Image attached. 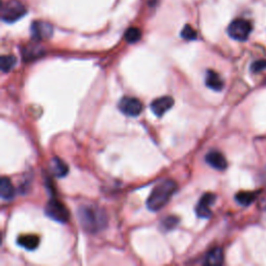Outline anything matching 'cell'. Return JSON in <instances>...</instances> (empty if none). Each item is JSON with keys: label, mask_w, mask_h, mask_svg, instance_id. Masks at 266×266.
<instances>
[{"label": "cell", "mask_w": 266, "mask_h": 266, "mask_svg": "<svg viewBox=\"0 0 266 266\" xmlns=\"http://www.w3.org/2000/svg\"><path fill=\"white\" fill-rule=\"evenodd\" d=\"M78 218L84 231L96 234L107 225V216L103 209L95 205H84L78 210Z\"/></svg>", "instance_id": "6da1fadb"}, {"label": "cell", "mask_w": 266, "mask_h": 266, "mask_svg": "<svg viewBox=\"0 0 266 266\" xmlns=\"http://www.w3.org/2000/svg\"><path fill=\"white\" fill-rule=\"evenodd\" d=\"M178 185L174 180L167 179L158 183L147 200V207L153 212L161 210L176 194Z\"/></svg>", "instance_id": "7a4b0ae2"}, {"label": "cell", "mask_w": 266, "mask_h": 266, "mask_svg": "<svg viewBox=\"0 0 266 266\" xmlns=\"http://www.w3.org/2000/svg\"><path fill=\"white\" fill-rule=\"evenodd\" d=\"M27 13L25 5L19 0H8L1 7V19L6 23H14Z\"/></svg>", "instance_id": "3957f363"}, {"label": "cell", "mask_w": 266, "mask_h": 266, "mask_svg": "<svg viewBox=\"0 0 266 266\" xmlns=\"http://www.w3.org/2000/svg\"><path fill=\"white\" fill-rule=\"evenodd\" d=\"M252 24L248 20L236 19L232 21L228 27V35L233 39L239 42L247 41L252 33Z\"/></svg>", "instance_id": "277c9868"}, {"label": "cell", "mask_w": 266, "mask_h": 266, "mask_svg": "<svg viewBox=\"0 0 266 266\" xmlns=\"http://www.w3.org/2000/svg\"><path fill=\"white\" fill-rule=\"evenodd\" d=\"M45 212L47 216L61 223H66L70 219L68 208L58 200H50L45 207Z\"/></svg>", "instance_id": "5b68a950"}, {"label": "cell", "mask_w": 266, "mask_h": 266, "mask_svg": "<svg viewBox=\"0 0 266 266\" xmlns=\"http://www.w3.org/2000/svg\"><path fill=\"white\" fill-rule=\"evenodd\" d=\"M143 103L137 98L123 97L119 102V109L128 116H137L143 111Z\"/></svg>", "instance_id": "8992f818"}, {"label": "cell", "mask_w": 266, "mask_h": 266, "mask_svg": "<svg viewBox=\"0 0 266 266\" xmlns=\"http://www.w3.org/2000/svg\"><path fill=\"white\" fill-rule=\"evenodd\" d=\"M216 200L215 195L207 193L203 195L199 201V203L196 207V213L199 217L201 218H209L212 215V211L210 209L211 205L214 204V202Z\"/></svg>", "instance_id": "52a82bcc"}, {"label": "cell", "mask_w": 266, "mask_h": 266, "mask_svg": "<svg viewBox=\"0 0 266 266\" xmlns=\"http://www.w3.org/2000/svg\"><path fill=\"white\" fill-rule=\"evenodd\" d=\"M31 35L37 41L50 39L53 35V27L45 21H35L31 24Z\"/></svg>", "instance_id": "ba28073f"}, {"label": "cell", "mask_w": 266, "mask_h": 266, "mask_svg": "<svg viewBox=\"0 0 266 266\" xmlns=\"http://www.w3.org/2000/svg\"><path fill=\"white\" fill-rule=\"evenodd\" d=\"M174 103L175 101L172 97H169V96H164V97L155 99L151 103V109L156 116H158V118H161L166 111H168L173 107Z\"/></svg>", "instance_id": "9c48e42d"}, {"label": "cell", "mask_w": 266, "mask_h": 266, "mask_svg": "<svg viewBox=\"0 0 266 266\" xmlns=\"http://www.w3.org/2000/svg\"><path fill=\"white\" fill-rule=\"evenodd\" d=\"M206 162L215 169L218 171H223L228 166V162L226 160L225 156H223L218 151H211L206 155Z\"/></svg>", "instance_id": "30bf717a"}, {"label": "cell", "mask_w": 266, "mask_h": 266, "mask_svg": "<svg viewBox=\"0 0 266 266\" xmlns=\"http://www.w3.org/2000/svg\"><path fill=\"white\" fill-rule=\"evenodd\" d=\"M206 86L215 92H220L223 89V80L215 71L208 70L206 73Z\"/></svg>", "instance_id": "8fae6325"}, {"label": "cell", "mask_w": 266, "mask_h": 266, "mask_svg": "<svg viewBox=\"0 0 266 266\" xmlns=\"http://www.w3.org/2000/svg\"><path fill=\"white\" fill-rule=\"evenodd\" d=\"M15 187L8 178L2 177L0 180V197L4 201H9L15 197Z\"/></svg>", "instance_id": "7c38bea8"}, {"label": "cell", "mask_w": 266, "mask_h": 266, "mask_svg": "<svg viewBox=\"0 0 266 266\" xmlns=\"http://www.w3.org/2000/svg\"><path fill=\"white\" fill-rule=\"evenodd\" d=\"M43 54H44V49L42 48L41 46L37 45V44H30V45H27V46L22 50V56H23V59L26 60V61L37 59V58L41 57Z\"/></svg>", "instance_id": "4fadbf2b"}, {"label": "cell", "mask_w": 266, "mask_h": 266, "mask_svg": "<svg viewBox=\"0 0 266 266\" xmlns=\"http://www.w3.org/2000/svg\"><path fill=\"white\" fill-rule=\"evenodd\" d=\"M17 242H18V244L20 247L24 248L25 250L34 251L39 247L40 238L37 235L29 234V235H21V236H19Z\"/></svg>", "instance_id": "5bb4252c"}, {"label": "cell", "mask_w": 266, "mask_h": 266, "mask_svg": "<svg viewBox=\"0 0 266 266\" xmlns=\"http://www.w3.org/2000/svg\"><path fill=\"white\" fill-rule=\"evenodd\" d=\"M50 169H51L52 174L58 178L65 177L69 172L68 165L63 162L60 158H57V157H54L51 160Z\"/></svg>", "instance_id": "9a60e30c"}, {"label": "cell", "mask_w": 266, "mask_h": 266, "mask_svg": "<svg viewBox=\"0 0 266 266\" xmlns=\"http://www.w3.org/2000/svg\"><path fill=\"white\" fill-rule=\"evenodd\" d=\"M223 262V252L220 248H215L211 250L204 259V264L206 265H221Z\"/></svg>", "instance_id": "2e32d148"}, {"label": "cell", "mask_w": 266, "mask_h": 266, "mask_svg": "<svg viewBox=\"0 0 266 266\" xmlns=\"http://www.w3.org/2000/svg\"><path fill=\"white\" fill-rule=\"evenodd\" d=\"M17 63V58L14 55H2L0 57V68L3 73L12 70Z\"/></svg>", "instance_id": "e0dca14e"}, {"label": "cell", "mask_w": 266, "mask_h": 266, "mask_svg": "<svg viewBox=\"0 0 266 266\" xmlns=\"http://www.w3.org/2000/svg\"><path fill=\"white\" fill-rule=\"evenodd\" d=\"M124 37H125V40L128 42L129 44H133L141 40L142 31L137 27H130L126 30Z\"/></svg>", "instance_id": "ac0fdd59"}, {"label": "cell", "mask_w": 266, "mask_h": 266, "mask_svg": "<svg viewBox=\"0 0 266 266\" xmlns=\"http://www.w3.org/2000/svg\"><path fill=\"white\" fill-rule=\"evenodd\" d=\"M235 200L241 206H249L255 201V194L248 193V191H240L235 196Z\"/></svg>", "instance_id": "d6986e66"}, {"label": "cell", "mask_w": 266, "mask_h": 266, "mask_svg": "<svg viewBox=\"0 0 266 266\" xmlns=\"http://www.w3.org/2000/svg\"><path fill=\"white\" fill-rule=\"evenodd\" d=\"M178 223H179L178 217H176L174 215H169L161 221V227L164 231H169V230H173L178 225Z\"/></svg>", "instance_id": "ffe728a7"}, {"label": "cell", "mask_w": 266, "mask_h": 266, "mask_svg": "<svg viewBox=\"0 0 266 266\" xmlns=\"http://www.w3.org/2000/svg\"><path fill=\"white\" fill-rule=\"evenodd\" d=\"M181 37L187 41H194L197 39L198 35H197V31L190 25H185L182 31H181Z\"/></svg>", "instance_id": "44dd1931"}, {"label": "cell", "mask_w": 266, "mask_h": 266, "mask_svg": "<svg viewBox=\"0 0 266 266\" xmlns=\"http://www.w3.org/2000/svg\"><path fill=\"white\" fill-rule=\"evenodd\" d=\"M266 69V60L265 59H259L254 61L251 66V72L252 73H259Z\"/></svg>", "instance_id": "7402d4cb"}]
</instances>
